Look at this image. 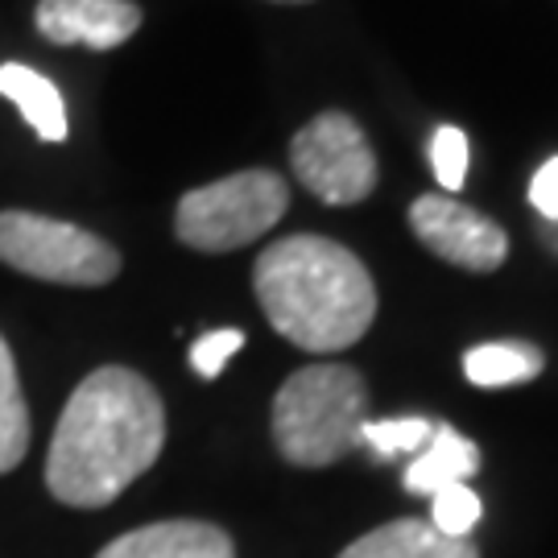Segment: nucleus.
Returning <instances> with one entry per match:
<instances>
[{
  "label": "nucleus",
  "mask_w": 558,
  "mask_h": 558,
  "mask_svg": "<svg viewBox=\"0 0 558 558\" xmlns=\"http://www.w3.org/2000/svg\"><path fill=\"white\" fill-rule=\"evenodd\" d=\"M253 290L274 331L302 352H343L377 319V286L364 260L311 232L274 240L253 265Z\"/></svg>",
  "instance_id": "f03ea898"
},
{
  "label": "nucleus",
  "mask_w": 558,
  "mask_h": 558,
  "mask_svg": "<svg viewBox=\"0 0 558 558\" xmlns=\"http://www.w3.org/2000/svg\"><path fill=\"white\" fill-rule=\"evenodd\" d=\"M480 468V447L472 439H463L456 426H447V422H435V435L430 442L422 447L414 463L405 468V493H414V497H435L442 488H451V484H468V480L476 476Z\"/></svg>",
  "instance_id": "9d476101"
},
{
  "label": "nucleus",
  "mask_w": 558,
  "mask_h": 558,
  "mask_svg": "<svg viewBox=\"0 0 558 558\" xmlns=\"http://www.w3.org/2000/svg\"><path fill=\"white\" fill-rule=\"evenodd\" d=\"M480 513H484V505H480V497L468 484H451V488H442V493L430 497V525L439 530L442 538L468 542V534L476 530Z\"/></svg>",
  "instance_id": "dca6fc26"
},
{
  "label": "nucleus",
  "mask_w": 558,
  "mask_h": 558,
  "mask_svg": "<svg viewBox=\"0 0 558 558\" xmlns=\"http://www.w3.org/2000/svg\"><path fill=\"white\" fill-rule=\"evenodd\" d=\"M96 558H236V546L211 521H154L108 542Z\"/></svg>",
  "instance_id": "1a4fd4ad"
},
{
  "label": "nucleus",
  "mask_w": 558,
  "mask_h": 558,
  "mask_svg": "<svg viewBox=\"0 0 558 558\" xmlns=\"http://www.w3.org/2000/svg\"><path fill=\"white\" fill-rule=\"evenodd\" d=\"M339 558H480V550L472 542L442 538L430 521L401 518L368 530Z\"/></svg>",
  "instance_id": "9b49d317"
},
{
  "label": "nucleus",
  "mask_w": 558,
  "mask_h": 558,
  "mask_svg": "<svg viewBox=\"0 0 558 558\" xmlns=\"http://www.w3.org/2000/svg\"><path fill=\"white\" fill-rule=\"evenodd\" d=\"M166 405L149 380L104 364L66 398L46 456V488L71 509H104L158 463Z\"/></svg>",
  "instance_id": "f257e3e1"
},
{
  "label": "nucleus",
  "mask_w": 558,
  "mask_h": 558,
  "mask_svg": "<svg viewBox=\"0 0 558 558\" xmlns=\"http://www.w3.org/2000/svg\"><path fill=\"white\" fill-rule=\"evenodd\" d=\"M410 228L414 236L439 260L468 269V274H493L509 257V236L497 220L484 211L459 203L456 195H422L410 207Z\"/></svg>",
  "instance_id": "0eeeda50"
},
{
  "label": "nucleus",
  "mask_w": 558,
  "mask_h": 558,
  "mask_svg": "<svg viewBox=\"0 0 558 558\" xmlns=\"http://www.w3.org/2000/svg\"><path fill=\"white\" fill-rule=\"evenodd\" d=\"M538 240L558 257V220H538Z\"/></svg>",
  "instance_id": "aec40b11"
},
{
  "label": "nucleus",
  "mask_w": 558,
  "mask_h": 558,
  "mask_svg": "<svg viewBox=\"0 0 558 558\" xmlns=\"http://www.w3.org/2000/svg\"><path fill=\"white\" fill-rule=\"evenodd\" d=\"M244 348V331L236 327H220V331H207L203 339H195L191 348V368L199 373L203 380H216L228 368V360Z\"/></svg>",
  "instance_id": "a211bd4d"
},
{
  "label": "nucleus",
  "mask_w": 558,
  "mask_h": 558,
  "mask_svg": "<svg viewBox=\"0 0 558 558\" xmlns=\"http://www.w3.org/2000/svg\"><path fill=\"white\" fill-rule=\"evenodd\" d=\"M274 4H311V0H274Z\"/></svg>",
  "instance_id": "412c9836"
},
{
  "label": "nucleus",
  "mask_w": 558,
  "mask_h": 558,
  "mask_svg": "<svg viewBox=\"0 0 558 558\" xmlns=\"http://www.w3.org/2000/svg\"><path fill=\"white\" fill-rule=\"evenodd\" d=\"M29 451V405L21 393L17 360L0 336V476L13 472Z\"/></svg>",
  "instance_id": "4468645a"
},
{
  "label": "nucleus",
  "mask_w": 558,
  "mask_h": 558,
  "mask_svg": "<svg viewBox=\"0 0 558 558\" xmlns=\"http://www.w3.org/2000/svg\"><path fill=\"white\" fill-rule=\"evenodd\" d=\"M34 25L54 46L117 50L141 29L137 0H38Z\"/></svg>",
  "instance_id": "6e6552de"
},
{
  "label": "nucleus",
  "mask_w": 558,
  "mask_h": 558,
  "mask_svg": "<svg viewBox=\"0 0 558 558\" xmlns=\"http://www.w3.org/2000/svg\"><path fill=\"white\" fill-rule=\"evenodd\" d=\"M368 389L352 364H306L274 398V442L294 468H331L360 447Z\"/></svg>",
  "instance_id": "7ed1b4c3"
},
{
  "label": "nucleus",
  "mask_w": 558,
  "mask_h": 558,
  "mask_svg": "<svg viewBox=\"0 0 558 558\" xmlns=\"http://www.w3.org/2000/svg\"><path fill=\"white\" fill-rule=\"evenodd\" d=\"M294 179L327 207L364 203L377 186V154L348 112H319L290 141Z\"/></svg>",
  "instance_id": "423d86ee"
},
{
  "label": "nucleus",
  "mask_w": 558,
  "mask_h": 558,
  "mask_svg": "<svg viewBox=\"0 0 558 558\" xmlns=\"http://www.w3.org/2000/svg\"><path fill=\"white\" fill-rule=\"evenodd\" d=\"M468 161H472V145L468 133L456 124H439L435 137H430V170L439 179L442 191H459L468 179Z\"/></svg>",
  "instance_id": "f3484780"
},
{
  "label": "nucleus",
  "mask_w": 558,
  "mask_h": 558,
  "mask_svg": "<svg viewBox=\"0 0 558 558\" xmlns=\"http://www.w3.org/2000/svg\"><path fill=\"white\" fill-rule=\"evenodd\" d=\"M435 435V422L405 414V418H380L360 426V442L373 447L377 459H398V456H418L422 447Z\"/></svg>",
  "instance_id": "2eb2a0df"
},
{
  "label": "nucleus",
  "mask_w": 558,
  "mask_h": 558,
  "mask_svg": "<svg viewBox=\"0 0 558 558\" xmlns=\"http://www.w3.org/2000/svg\"><path fill=\"white\" fill-rule=\"evenodd\" d=\"M290 207V186L274 170H240L179 199L174 232L195 253H232L274 232Z\"/></svg>",
  "instance_id": "20e7f679"
},
{
  "label": "nucleus",
  "mask_w": 558,
  "mask_h": 558,
  "mask_svg": "<svg viewBox=\"0 0 558 558\" xmlns=\"http://www.w3.org/2000/svg\"><path fill=\"white\" fill-rule=\"evenodd\" d=\"M530 203H534L538 220H558V154L538 166V174L530 182Z\"/></svg>",
  "instance_id": "6ab92c4d"
},
{
  "label": "nucleus",
  "mask_w": 558,
  "mask_h": 558,
  "mask_svg": "<svg viewBox=\"0 0 558 558\" xmlns=\"http://www.w3.org/2000/svg\"><path fill=\"white\" fill-rule=\"evenodd\" d=\"M546 368V356L534 343L521 339H497V343H476L463 352V377L480 385V389H505V385H521L534 380Z\"/></svg>",
  "instance_id": "ddd939ff"
},
{
  "label": "nucleus",
  "mask_w": 558,
  "mask_h": 558,
  "mask_svg": "<svg viewBox=\"0 0 558 558\" xmlns=\"http://www.w3.org/2000/svg\"><path fill=\"white\" fill-rule=\"evenodd\" d=\"M0 96L17 104L25 124L38 133L41 141L59 145L71 137V120H66V104L54 80H46L41 71L25 66V62H0Z\"/></svg>",
  "instance_id": "f8f14e48"
},
{
  "label": "nucleus",
  "mask_w": 558,
  "mask_h": 558,
  "mask_svg": "<svg viewBox=\"0 0 558 558\" xmlns=\"http://www.w3.org/2000/svg\"><path fill=\"white\" fill-rule=\"evenodd\" d=\"M0 260L54 286H108L120 274L117 244L38 211H0Z\"/></svg>",
  "instance_id": "39448f33"
}]
</instances>
